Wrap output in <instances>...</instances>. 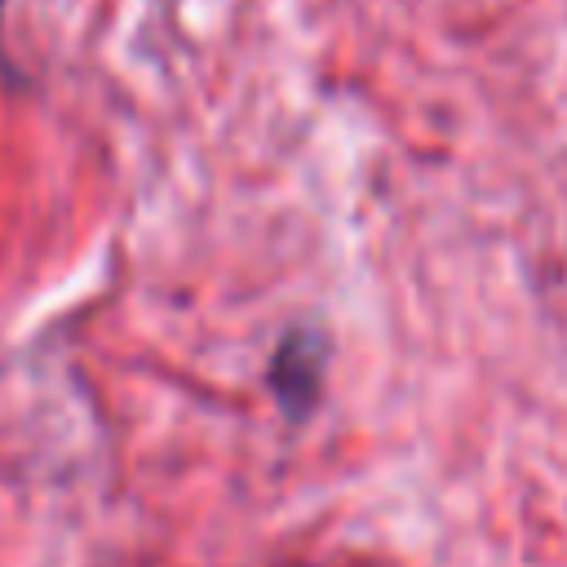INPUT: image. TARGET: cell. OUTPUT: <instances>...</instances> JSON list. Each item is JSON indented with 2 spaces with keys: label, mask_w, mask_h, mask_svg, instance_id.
I'll list each match as a JSON object with an SVG mask.
<instances>
[{
  "label": "cell",
  "mask_w": 567,
  "mask_h": 567,
  "mask_svg": "<svg viewBox=\"0 0 567 567\" xmlns=\"http://www.w3.org/2000/svg\"><path fill=\"white\" fill-rule=\"evenodd\" d=\"M323 368H328V337L315 323L288 328L270 354L266 385L288 421H306L323 394Z\"/></svg>",
  "instance_id": "1"
}]
</instances>
